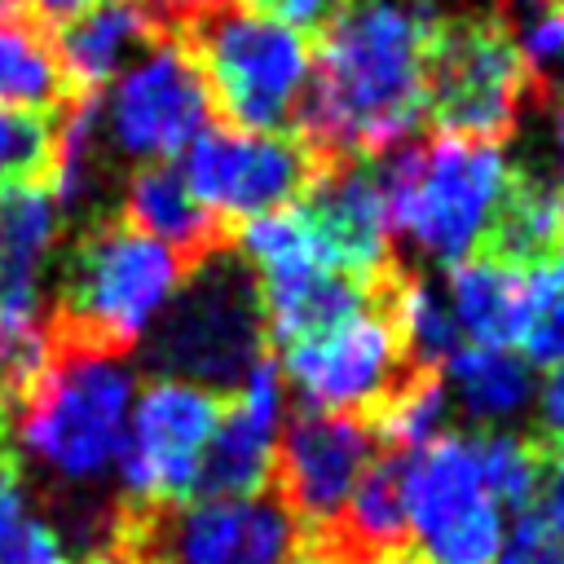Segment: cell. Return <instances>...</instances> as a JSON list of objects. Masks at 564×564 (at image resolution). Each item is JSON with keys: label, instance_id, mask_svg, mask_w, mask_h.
<instances>
[{"label": "cell", "instance_id": "obj_1", "mask_svg": "<svg viewBox=\"0 0 564 564\" xmlns=\"http://www.w3.org/2000/svg\"><path fill=\"white\" fill-rule=\"evenodd\" d=\"M436 9L427 0H344L313 35V75L291 132L317 163L375 159L414 137L423 57Z\"/></svg>", "mask_w": 564, "mask_h": 564}, {"label": "cell", "instance_id": "obj_2", "mask_svg": "<svg viewBox=\"0 0 564 564\" xmlns=\"http://www.w3.org/2000/svg\"><path fill=\"white\" fill-rule=\"evenodd\" d=\"M189 273L194 269L172 247L132 229L119 212L93 216L62 264L57 304L48 313V352H137Z\"/></svg>", "mask_w": 564, "mask_h": 564}, {"label": "cell", "instance_id": "obj_3", "mask_svg": "<svg viewBox=\"0 0 564 564\" xmlns=\"http://www.w3.org/2000/svg\"><path fill=\"white\" fill-rule=\"evenodd\" d=\"M383 189L392 238L414 242L427 260L458 264L476 256L498 194L507 185L502 145L471 137H432L401 141L370 159Z\"/></svg>", "mask_w": 564, "mask_h": 564}, {"label": "cell", "instance_id": "obj_4", "mask_svg": "<svg viewBox=\"0 0 564 564\" xmlns=\"http://www.w3.org/2000/svg\"><path fill=\"white\" fill-rule=\"evenodd\" d=\"M137 375L123 357L48 352L40 379L13 405L22 454L57 485H97L119 467Z\"/></svg>", "mask_w": 564, "mask_h": 564}, {"label": "cell", "instance_id": "obj_5", "mask_svg": "<svg viewBox=\"0 0 564 564\" xmlns=\"http://www.w3.org/2000/svg\"><path fill=\"white\" fill-rule=\"evenodd\" d=\"M203 66L212 115L238 132H278L295 123L313 75V40L247 0L216 4L185 40Z\"/></svg>", "mask_w": 564, "mask_h": 564}, {"label": "cell", "instance_id": "obj_6", "mask_svg": "<svg viewBox=\"0 0 564 564\" xmlns=\"http://www.w3.org/2000/svg\"><path fill=\"white\" fill-rule=\"evenodd\" d=\"M260 357H269L260 282L234 247L203 260L181 282L145 348L150 370L220 397H229Z\"/></svg>", "mask_w": 564, "mask_h": 564}, {"label": "cell", "instance_id": "obj_7", "mask_svg": "<svg viewBox=\"0 0 564 564\" xmlns=\"http://www.w3.org/2000/svg\"><path fill=\"white\" fill-rule=\"evenodd\" d=\"M529 110V75L502 13L467 9L432 22L423 57V115L449 132L502 145Z\"/></svg>", "mask_w": 564, "mask_h": 564}, {"label": "cell", "instance_id": "obj_8", "mask_svg": "<svg viewBox=\"0 0 564 564\" xmlns=\"http://www.w3.org/2000/svg\"><path fill=\"white\" fill-rule=\"evenodd\" d=\"M405 524L423 564H494L507 538L502 507L489 498L476 432H445L401 454Z\"/></svg>", "mask_w": 564, "mask_h": 564}, {"label": "cell", "instance_id": "obj_9", "mask_svg": "<svg viewBox=\"0 0 564 564\" xmlns=\"http://www.w3.org/2000/svg\"><path fill=\"white\" fill-rule=\"evenodd\" d=\"M225 414V397L185 379H150L128 410V432L119 449V507L167 511L189 502L203 449Z\"/></svg>", "mask_w": 564, "mask_h": 564}, {"label": "cell", "instance_id": "obj_10", "mask_svg": "<svg viewBox=\"0 0 564 564\" xmlns=\"http://www.w3.org/2000/svg\"><path fill=\"white\" fill-rule=\"evenodd\" d=\"M212 93L185 40L150 44L101 101V137L115 154L141 163H172L207 128Z\"/></svg>", "mask_w": 564, "mask_h": 564}, {"label": "cell", "instance_id": "obj_11", "mask_svg": "<svg viewBox=\"0 0 564 564\" xmlns=\"http://www.w3.org/2000/svg\"><path fill=\"white\" fill-rule=\"evenodd\" d=\"M317 172V154L295 132H238L212 123L185 145L181 167L189 194L229 229L300 203Z\"/></svg>", "mask_w": 564, "mask_h": 564}, {"label": "cell", "instance_id": "obj_12", "mask_svg": "<svg viewBox=\"0 0 564 564\" xmlns=\"http://www.w3.org/2000/svg\"><path fill=\"white\" fill-rule=\"evenodd\" d=\"M115 511L167 564H282L304 542L273 489L256 498H189L167 511Z\"/></svg>", "mask_w": 564, "mask_h": 564}, {"label": "cell", "instance_id": "obj_13", "mask_svg": "<svg viewBox=\"0 0 564 564\" xmlns=\"http://www.w3.org/2000/svg\"><path fill=\"white\" fill-rule=\"evenodd\" d=\"M405 370L410 361L388 304L282 348V379H291L304 410L322 414H366Z\"/></svg>", "mask_w": 564, "mask_h": 564}, {"label": "cell", "instance_id": "obj_14", "mask_svg": "<svg viewBox=\"0 0 564 564\" xmlns=\"http://www.w3.org/2000/svg\"><path fill=\"white\" fill-rule=\"evenodd\" d=\"M379 458V445L361 414H322L300 410L278 436L269 489L295 516L304 538H317L335 524L361 471Z\"/></svg>", "mask_w": 564, "mask_h": 564}, {"label": "cell", "instance_id": "obj_15", "mask_svg": "<svg viewBox=\"0 0 564 564\" xmlns=\"http://www.w3.org/2000/svg\"><path fill=\"white\" fill-rule=\"evenodd\" d=\"M300 216L313 229V242L326 269L348 273L357 282L383 286L401 260L392 251V225L383 207V189L375 181L370 159H339L326 163L313 185L300 194Z\"/></svg>", "mask_w": 564, "mask_h": 564}, {"label": "cell", "instance_id": "obj_16", "mask_svg": "<svg viewBox=\"0 0 564 564\" xmlns=\"http://www.w3.org/2000/svg\"><path fill=\"white\" fill-rule=\"evenodd\" d=\"M286 379L273 357H260L247 379L225 397V414L203 449L189 498H256L273 480V454L282 436Z\"/></svg>", "mask_w": 564, "mask_h": 564}, {"label": "cell", "instance_id": "obj_17", "mask_svg": "<svg viewBox=\"0 0 564 564\" xmlns=\"http://www.w3.org/2000/svg\"><path fill=\"white\" fill-rule=\"evenodd\" d=\"M546 269H511L489 256H467L449 264L445 304L458 335H467L471 348H520L533 326Z\"/></svg>", "mask_w": 564, "mask_h": 564}, {"label": "cell", "instance_id": "obj_18", "mask_svg": "<svg viewBox=\"0 0 564 564\" xmlns=\"http://www.w3.org/2000/svg\"><path fill=\"white\" fill-rule=\"evenodd\" d=\"M119 216L159 238L163 247H172L189 269H198L203 260L220 256L234 247V229L225 220H216L185 185L181 167L172 163H141L128 185H123V203H119Z\"/></svg>", "mask_w": 564, "mask_h": 564}, {"label": "cell", "instance_id": "obj_19", "mask_svg": "<svg viewBox=\"0 0 564 564\" xmlns=\"http://www.w3.org/2000/svg\"><path fill=\"white\" fill-rule=\"evenodd\" d=\"M564 234V189L546 172H507L489 229L476 256L502 260L511 269H546L555 264Z\"/></svg>", "mask_w": 564, "mask_h": 564}, {"label": "cell", "instance_id": "obj_20", "mask_svg": "<svg viewBox=\"0 0 564 564\" xmlns=\"http://www.w3.org/2000/svg\"><path fill=\"white\" fill-rule=\"evenodd\" d=\"M150 44L154 35L137 0H101L79 18L62 22L53 35L57 62L75 93H101L119 75V66Z\"/></svg>", "mask_w": 564, "mask_h": 564}, {"label": "cell", "instance_id": "obj_21", "mask_svg": "<svg viewBox=\"0 0 564 564\" xmlns=\"http://www.w3.org/2000/svg\"><path fill=\"white\" fill-rule=\"evenodd\" d=\"M75 97L53 31L35 22L18 0H0V110L57 115Z\"/></svg>", "mask_w": 564, "mask_h": 564}, {"label": "cell", "instance_id": "obj_22", "mask_svg": "<svg viewBox=\"0 0 564 564\" xmlns=\"http://www.w3.org/2000/svg\"><path fill=\"white\" fill-rule=\"evenodd\" d=\"M405 538H410V524H405V498H401V454H379L361 471L335 524L317 533V542L339 551L348 564L397 551L405 546Z\"/></svg>", "mask_w": 564, "mask_h": 564}, {"label": "cell", "instance_id": "obj_23", "mask_svg": "<svg viewBox=\"0 0 564 564\" xmlns=\"http://www.w3.org/2000/svg\"><path fill=\"white\" fill-rule=\"evenodd\" d=\"M441 375H445V388H454L449 397L476 423H502L538 397L533 366L507 348H458Z\"/></svg>", "mask_w": 564, "mask_h": 564}, {"label": "cell", "instance_id": "obj_24", "mask_svg": "<svg viewBox=\"0 0 564 564\" xmlns=\"http://www.w3.org/2000/svg\"><path fill=\"white\" fill-rule=\"evenodd\" d=\"M476 458L489 498L502 511L524 516L538 507L546 476L564 454L538 432H476Z\"/></svg>", "mask_w": 564, "mask_h": 564}, {"label": "cell", "instance_id": "obj_25", "mask_svg": "<svg viewBox=\"0 0 564 564\" xmlns=\"http://www.w3.org/2000/svg\"><path fill=\"white\" fill-rule=\"evenodd\" d=\"M57 115L0 110V189L22 181H48Z\"/></svg>", "mask_w": 564, "mask_h": 564}, {"label": "cell", "instance_id": "obj_26", "mask_svg": "<svg viewBox=\"0 0 564 564\" xmlns=\"http://www.w3.org/2000/svg\"><path fill=\"white\" fill-rule=\"evenodd\" d=\"M44 529H48V520L31 507L18 458L9 449H0V564H18Z\"/></svg>", "mask_w": 564, "mask_h": 564}, {"label": "cell", "instance_id": "obj_27", "mask_svg": "<svg viewBox=\"0 0 564 564\" xmlns=\"http://www.w3.org/2000/svg\"><path fill=\"white\" fill-rule=\"evenodd\" d=\"M524 352H529V366L564 370V278L555 273V264L542 278V295H538L533 326L524 335Z\"/></svg>", "mask_w": 564, "mask_h": 564}, {"label": "cell", "instance_id": "obj_28", "mask_svg": "<svg viewBox=\"0 0 564 564\" xmlns=\"http://www.w3.org/2000/svg\"><path fill=\"white\" fill-rule=\"evenodd\" d=\"M494 564H564V542L551 533V524L538 511H524L507 529Z\"/></svg>", "mask_w": 564, "mask_h": 564}, {"label": "cell", "instance_id": "obj_29", "mask_svg": "<svg viewBox=\"0 0 564 564\" xmlns=\"http://www.w3.org/2000/svg\"><path fill=\"white\" fill-rule=\"evenodd\" d=\"M247 4H256L260 13H269V18H278V22H286V26H322L344 0H247Z\"/></svg>", "mask_w": 564, "mask_h": 564}, {"label": "cell", "instance_id": "obj_30", "mask_svg": "<svg viewBox=\"0 0 564 564\" xmlns=\"http://www.w3.org/2000/svg\"><path fill=\"white\" fill-rule=\"evenodd\" d=\"M538 436H546L564 454V370H551L538 392Z\"/></svg>", "mask_w": 564, "mask_h": 564}, {"label": "cell", "instance_id": "obj_31", "mask_svg": "<svg viewBox=\"0 0 564 564\" xmlns=\"http://www.w3.org/2000/svg\"><path fill=\"white\" fill-rule=\"evenodd\" d=\"M546 524H551V533L564 542V458L551 467V476H546V489H542V511H538Z\"/></svg>", "mask_w": 564, "mask_h": 564}, {"label": "cell", "instance_id": "obj_32", "mask_svg": "<svg viewBox=\"0 0 564 564\" xmlns=\"http://www.w3.org/2000/svg\"><path fill=\"white\" fill-rule=\"evenodd\" d=\"M35 22H44V26H62V22H70V18H79L84 9H93V4H101V0H18Z\"/></svg>", "mask_w": 564, "mask_h": 564}, {"label": "cell", "instance_id": "obj_33", "mask_svg": "<svg viewBox=\"0 0 564 564\" xmlns=\"http://www.w3.org/2000/svg\"><path fill=\"white\" fill-rule=\"evenodd\" d=\"M542 115L551 119V181L564 189V93L551 101V106H542Z\"/></svg>", "mask_w": 564, "mask_h": 564}, {"label": "cell", "instance_id": "obj_34", "mask_svg": "<svg viewBox=\"0 0 564 564\" xmlns=\"http://www.w3.org/2000/svg\"><path fill=\"white\" fill-rule=\"evenodd\" d=\"M282 564H348L339 551H330L326 542H317V538H304L300 542V551L295 555H286Z\"/></svg>", "mask_w": 564, "mask_h": 564}, {"label": "cell", "instance_id": "obj_35", "mask_svg": "<svg viewBox=\"0 0 564 564\" xmlns=\"http://www.w3.org/2000/svg\"><path fill=\"white\" fill-rule=\"evenodd\" d=\"M361 564H423V555H419V551H410V546H397V551L370 555V560H361Z\"/></svg>", "mask_w": 564, "mask_h": 564}, {"label": "cell", "instance_id": "obj_36", "mask_svg": "<svg viewBox=\"0 0 564 564\" xmlns=\"http://www.w3.org/2000/svg\"><path fill=\"white\" fill-rule=\"evenodd\" d=\"M551 4H564V0H502L498 13H507V9H529V13H538V9H551Z\"/></svg>", "mask_w": 564, "mask_h": 564}, {"label": "cell", "instance_id": "obj_37", "mask_svg": "<svg viewBox=\"0 0 564 564\" xmlns=\"http://www.w3.org/2000/svg\"><path fill=\"white\" fill-rule=\"evenodd\" d=\"M555 273L564 278V234H560V251H555Z\"/></svg>", "mask_w": 564, "mask_h": 564}]
</instances>
